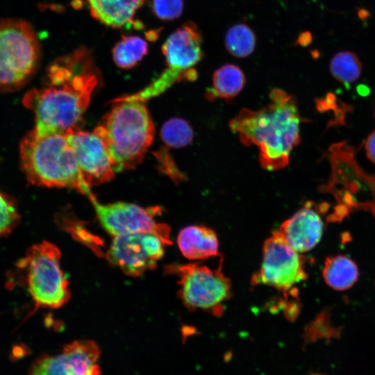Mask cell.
<instances>
[{"label": "cell", "mask_w": 375, "mask_h": 375, "mask_svg": "<svg viewBox=\"0 0 375 375\" xmlns=\"http://www.w3.org/2000/svg\"><path fill=\"white\" fill-rule=\"evenodd\" d=\"M45 78L46 87L31 89L22 99L34 113V129L64 135L79 130L99 81L90 52L80 48L59 58L49 66Z\"/></svg>", "instance_id": "1"}, {"label": "cell", "mask_w": 375, "mask_h": 375, "mask_svg": "<svg viewBox=\"0 0 375 375\" xmlns=\"http://www.w3.org/2000/svg\"><path fill=\"white\" fill-rule=\"evenodd\" d=\"M269 103L259 110L242 108L229 122L246 146L259 149L260 166L267 171L281 169L300 141L301 118L294 97L281 89H273Z\"/></svg>", "instance_id": "2"}, {"label": "cell", "mask_w": 375, "mask_h": 375, "mask_svg": "<svg viewBox=\"0 0 375 375\" xmlns=\"http://www.w3.org/2000/svg\"><path fill=\"white\" fill-rule=\"evenodd\" d=\"M19 160L22 171L33 185L75 189L84 195L91 191L66 135L42 133L33 128L20 142Z\"/></svg>", "instance_id": "3"}, {"label": "cell", "mask_w": 375, "mask_h": 375, "mask_svg": "<svg viewBox=\"0 0 375 375\" xmlns=\"http://www.w3.org/2000/svg\"><path fill=\"white\" fill-rule=\"evenodd\" d=\"M94 130L104 140L115 172L136 167L151 146L155 127L145 102L120 97Z\"/></svg>", "instance_id": "4"}, {"label": "cell", "mask_w": 375, "mask_h": 375, "mask_svg": "<svg viewBox=\"0 0 375 375\" xmlns=\"http://www.w3.org/2000/svg\"><path fill=\"white\" fill-rule=\"evenodd\" d=\"M37 33L27 21L8 18L0 21V92L23 87L35 72L40 59Z\"/></svg>", "instance_id": "5"}, {"label": "cell", "mask_w": 375, "mask_h": 375, "mask_svg": "<svg viewBox=\"0 0 375 375\" xmlns=\"http://www.w3.org/2000/svg\"><path fill=\"white\" fill-rule=\"evenodd\" d=\"M201 46L202 36L197 24L185 22L162 46L167 66L164 71L142 90L124 97L145 102L162 94L176 83L195 81L198 74L194 67L204 56Z\"/></svg>", "instance_id": "6"}, {"label": "cell", "mask_w": 375, "mask_h": 375, "mask_svg": "<svg viewBox=\"0 0 375 375\" xmlns=\"http://www.w3.org/2000/svg\"><path fill=\"white\" fill-rule=\"evenodd\" d=\"M61 253L48 241L32 245L18 262L19 272L34 303L39 308H58L69 299L68 281L60 267Z\"/></svg>", "instance_id": "7"}, {"label": "cell", "mask_w": 375, "mask_h": 375, "mask_svg": "<svg viewBox=\"0 0 375 375\" xmlns=\"http://www.w3.org/2000/svg\"><path fill=\"white\" fill-rule=\"evenodd\" d=\"M169 272L178 276V295L188 308L222 314L223 304L231 295V283L220 269L191 263L170 266Z\"/></svg>", "instance_id": "8"}, {"label": "cell", "mask_w": 375, "mask_h": 375, "mask_svg": "<svg viewBox=\"0 0 375 375\" xmlns=\"http://www.w3.org/2000/svg\"><path fill=\"white\" fill-rule=\"evenodd\" d=\"M86 197L103 228L110 235L149 233L159 236L167 245L172 244L169 226L154 219L155 214L160 212L159 208H144L123 201L101 203L92 191Z\"/></svg>", "instance_id": "9"}, {"label": "cell", "mask_w": 375, "mask_h": 375, "mask_svg": "<svg viewBox=\"0 0 375 375\" xmlns=\"http://www.w3.org/2000/svg\"><path fill=\"white\" fill-rule=\"evenodd\" d=\"M305 259L292 248L278 231L264 244L262 262L252 278L253 284H265L288 292L306 278Z\"/></svg>", "instance_id": "10"}, {"label": "cell", "mask_w": 375, "mask_h": 375, "mask_svg": "<svg viewBox=\"0 0 375 375\" xmlns=\"http://www.w3.org/2000/svg\"><path fill=\"white\" fill-rule=\"evenodd\" d=\"M167 245L159 236L149 233L115 236L106 257L113 265L131 276H139L156 267Z\"/></svg>", "instance_id": "11"}, {"label": "cell", "mask_w": 375, "mask_h": 375, "mask_svg": "<svg viewBox=\"0 0 375 375\" xmlns=\"http://www.w3.org/2000/svg\"><path fill=\"white\" fill-rule=\"evenodd\" d=\"M101 349L91 340L65 344L56 355L42 354L31 364L28 375H100Z\"/></svg>", "instance_id": "12"}, {"label": "cell", "mask_w": 375, "mask_h": 375, "mask_svg": "<svg viewBox=\"0 0 375 375\" xmlns=\"http://www.w3.org/2000/svg\"><path fill=\"white\" fill-rule=\"evenodd\" d=\"M74 153L81 176L91 188L110 181L116 173L108 147L102 137L76 130L66 135Z\"/></svg>", "instance_id": "13"}, {"label": "cell", "mask_w": 375, "mask_h": 375, "mask_svg": "<svg viewBox=\"0 0 375 375\" xmlns=\"http://www.w3.org/2000/svg\"><path fill=\"white\" fill-rule=\"evenodd\" d=\"M324 226L319 211L312 202L308 201L285 220L278 231L292 248L301 253L317 244L322 236Z\"/></svg>", "instance_id": "14"}, {"label": "cell", "mask_w": 375, "mask_h": 375, "mask_svg": "<svg viewBox=\"0 0 375 375\" xmlns=\"http://www.w3.org/2000/svg\"><path fill=\"white\" fill-rule=\"evenodd\" d=\"M147 0H85L90 15L99 22L113 28H141V22L135 21L137 11Z\"/></svg>", "instance_id": "15"}, {"label": "cell", "mask_w": 375, "mask_h": 375, "mask_svg": "<svg viewBox=\"0 0 375 375\" xmlns=\"http://www.w3.org/2000/svg\"><path fill=\"white\" fill-rule=\"evenodd\" d=\"M178 245L182 254L190 260H201L219 255V242L215 231L204 226L192 225L178 235Z\"/></svg>", "instance_id": "16"}, {"label": "cell", "mask_w": 375, "mask_h": 375, "mask_svg": "<svg viewBox=\"0 0 375 375\" xmlns=\"http://www.w3.org/2000/svg\"><path fill=\"white\" fill-rule=\"evenodd\" d=\"M358 274L356 264L346 256H331L325 260L323 276L326 283L333 289L345 290L351 288Z\"/></svg>", "instance_id": "17"}, {"label": "cell", "mask_w": 375, "mask_h": 375, "mask_svg": "<svg viewBox=\"0 0 375 375\" xmlns=\"http://www.w3.org/2000/svg\"><path fill=\"white\" fill-rule=\"evenodd\" d=\"M245 84V76L237 65L226 64L217 69L212 76V87L206 96L208 99L216 97L231 100L236 97Z\"/></svg>", "instance_id": "18"}, {"label": "cell", "mask_w": 375, "mask_h": 375, "mask_svg": "<svg viewBox=\"0 0 375 375\" xmlns=\"http://www.w3.org/2000/svg\"><path fill=\"white\" fill-rule=\"evenodd\" d=\"M149 44L138 35H123L112 50L115 64L124 69H131L147 54Z\"/></svg>", "instance_id": "19"}, {"label": "cell", "mask_w": 375, "mask_h": 375, "mask_svg": "<svg viewBox=\"0 0 375 375\" xmlns=\"http://www.w3.org/2000/svg\"><path fill=\"white\" fill-rule=\"evenodd\" d=\"M256 44V35L245 24H235L231 26L226 33V49L235 57L245 58L250 56L253 52Z\"/></svg>", "instance_id": "20"}, {"label": "cell", "mask_w": 375, "mask_h": 375, "mask_svg": "<svg viewBox=\"0 0 375 375\" xmlns=\"http://www.w3.org/2000/svg\"><path fill=\"white\" fill-rule=\"evenodd\" d=\"M160 138L165 147L179 149L192 141L194 132L187 121L179 117H172L162 126Z\"/></svg>", "instance_id": "21"}, {"label": "cell", "mask_w": 375, "mask_h": 375, "mask_svg": "<svg viewBox=\"0 0 375 375\" xmlns=\"http://www.w3.org/2000/svg\"><path fill=\"white\" fill-rule=\"evenodd\" d=\"M330 69L339 81L349 85L356 81L361 74L362 65L356 54L351 51H340L331 59Z\"/></svg>", "instance_id": "22"}, {"label": "cell", "mask_w": 375, "mask_h": 375, "mask_svg": "<svg viewBox=\"0 0 375 375\" xmlns=\"http://www.w3.org/2000/svg\"><path fill=\"white\" fill-rule=\"evenodd\" d=\"M20 218L16 200L0 191V238L11 233L18 226Z\"/></svg>", "instance_id": "23"}, {"label": "cell", "mask_w": 375, "mask_h": 375, "mask_svg": "<svg viewBox=\"0 0 375 375\" xmlns=\"http://www.w3.org/2000/svg\"><path fill=\"white\" fill-rule=\"evenodd\" d=\"M340 328L331 326L325 317H319L305 328L303 346L319 339H325L326 343L328 344L331 338H340Z\"/></svg>", "instance_id": "24"}, {"label": "cell", "mask_w": 375, "mask_h": 375, "mask_svg": "<svg viewBox=\"0 0 375 375\" xmlns=\"http://www.w3.org/2000/svg\"><path fill=\"white\" fill-rule=\"evenodd\" d=\"M183 0H151L153 15L162 21L178 18L183 10Z\"/></svg>", "instance_id": "25"}, {"label": "cell", "mask_w": 375, "mask_h": 375, "mask_svg": "<svg viewBox=\"0 0 375 375\" xmlns=\"http://www.w3.org/2000/svg\"><path fill=\"white\" fill-rule=\"evenodd\" d=\"M29 354L30 349L25 344H18L12 347L9 358L15 362Z\"/></svg>", "instance_id": "26"}, {"label": "cell", "mask_w": 375, "mask_h": 375, "mask_svg": "<svg viewBox=\"0 0 375 375\" xmlns=\"http://www.w3.org/2000/svg\"><path fill=\"white\" fill-rule=\"evenodd\" d=\"M365 149L368 158L375 163V131L367 139Z\"/></svg>", "instance_id": "27"}, {"label": "cell", "mask_w": 375, "mask_h": 375, "mask_svg": "<svg viewBox=\"0 0 375 375\" xmlns=\"http://www.w3.org/2000/svg\"><path fill=\"white\" fill-rule=\"evenodd\" d=\"M311 41V36L309 33H303L298 39V42L301 45H307Z\"/></svg>", "instance_id": "28"}, {"label": "cell", "mask_w": 375, "mask_h": 375, "mask_svg": "<svg viewBox=\"0 0 375 375\" xmlns=\"http://www.w3.org/2000/svg\"><path fill=\"white\" fill-rule=\"evenodd\" d=\"M309 375H326V374H322V373H319V372H313V373H310Z\"/></svg>", "instance_id": "29"}]
</instances>
